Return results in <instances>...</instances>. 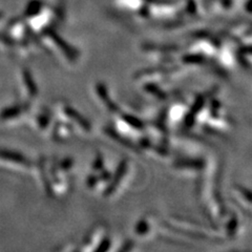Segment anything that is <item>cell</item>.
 Wrapping results in <instances>:
<instances>
[{
  "label": "cell",
  "mask_w": 252,
  "mask_h": 252,
  "mask_svg": "<svg viewBox=\"0 0 252 252\" xmlns=\"http://www.w3.org/2000/svg\"><path fill=\"white\" fill-rule=\"evenodd\" d=\"M123 17L166 29L199 25L207 18L201 0H106Z\"/></svg>",
  "instance_id": "cell-1"
},
{
  "label": "cell",
  "mask_w": 252,
  "mask_h": 252,
  "mask_svg": "<svg viewBox=\"0 0 252 252\" xmlns=\"http://www.w3.org/2000/svg\"><path fill=\"white\" fill-rule=\"evenodd\" d=\"M233 194H234V200L235 202L240 203H245L246 206L250 209L251 208V198H250V191L245 187L238 186L236 185L233 188Z\"/></svg>",
  "instance_id": "cell-11"
},
{
  "label": "cell",
  "mask_w": 252,
  "mask_h": 252,
  "mask_svg": "<svg viewBox=\"0 0 252 252\" xmlns=\"http://www.w3.org/2000/svg\"><path fill=\"white\" fill-rule=\"evenodd\" d=\"M53 140L57 142H66L74 136V128L67 123L58 120L51 128Z\"/></svg>",
  "instance_id": "cell-7"
},
{
  "label": "cell",
  "mask_w": 252,
  "mask_h": 252,
  "mask_svg": "<svg viewBox=\"0 0 252 252\" xmlns=\"http://www.w3.org/2000/svg\"><path fill=\"white\" fill-rule=\"evenodd\" d=\"M0 167L17 172H30L34 165L21 154L0 148Z\"/></svg>",
  "instance_id": "cell-3"
},
{
  "label": "cell",
  "mask_w": 252,
  "mask_h": 252,
  "mask_svg": "<svg viewBox=\"0 0 252 252\" xmlns=\"http://www.w3.org/2000/svg\"><path fill=\"white\" fill-rule=\"evenodd\" d=\"M52 113L47 110H40L34 116V126L39 131H51L52 127Z\"/></svg>",
  "instance_id": "cell-10"
},
{
  "label": "cell",
  "mask_w": 252,
  "mask_h": 252,
  "mask_svg": "<svg viewBox=\"0 0 252 252\" xmlns=\"http://www.w3.org/2000/svg\"><path fill=\"white\" fill-rule=\"evenodd\" d=\"M188 109H189V106H187L185 103H183V102L179 101L177 103L172 104L169 107V110L166 115L167 123L175 124V123L183 121L188 113Z\"/></svg>",
  "instance_id": "cell-8"
},
{
  "label": "cell",
  "mask_w": 252,
  "mask_h": 252,
  "mask_svg": "<svg viewBox=\"0 0 252 252\" xmlns=\"http://www.w3.org/2000/svg\"><path fill=\"white\" fill-rule=\"evenodd\" d=\"M19 93L23 103L31 104L38 94V89L32 74L28 69H22L19 73Z\"/></svg>",
  "instance_id": "cell-5"
},
{
  "label": "cell",
  "mask_w": 252,
  "mask_h": 252,
  "mask_svg": "<svg viewBox=\"0 0 252 252\" xmlns=\"http://www.w3.org/2000/svg\"><path fill=\"white\" fill-rule=\"evenodd\" d=\"M228 1H231V2L235 3L236 5L245 7V9H249L248 6L250 5V0H228Z\"/></svg>",
  "instance_id": "cell-13"
},
{
  "label": "cell",
  "mask_w": 252,
  "mask_h": 252,
  "mask_svg": "<svg viewBox=\"0 0 252 252\" xmlns=\"http://www.w3.org/2000/svg\"><path fill=\"white\" fill-rule=\"evenodd\" d=\"M96 92H97L98 98L103 102V105L107 108L108 112H110L112 114L119 113V107L116 105V103H114L112 98H110L104 83H98L96 86Z\"/></svg>",
  "instance_id": "cell-9"
},
{
  "label": "cell",
  "mask_w": 252,
  "mask_h": 252,
  "mask_svg": "<svg viewBox=\"0 0 252 252\" xmlns=\"http://www.w3.org/2000/svg\"><path fill=\"white\" fill-rule=\"evenodd\" d=\"M106 233L107 228L103 224H99L94 226L93 229L86 234L82 242V247L78 250H84V251H99L102 243L106 240Z\"/></svg>",
  "instance_id": "cell-6"
},
{
  "label": "cell",
  "mask_w": 252,
  "mask_h": 252,
  "mask_svg": "<svg viewBox=\"0 0 252 252\" xmlns=\"http://www.w3.org/2000/svg\"><path fill=\"white\" fill-rule=\"evenodd\" d=\"M30 114V104L20 102L18 104H15L3 108L0 112V122L2 124L16 125L22 122Z\"/></svg>",
  "instance_id": "cell-4"
},
{
  "label": "cell",
  "mask_w": 252,
  "mask_h": 252,
  "mask_svg": "<svg viewBox=\"0 0 252 252\" xmlns=\"http://www.w3.org/2000/svg\"><path fill=\"white\" fill-rule=\"evenodd\" d=\"M136 234L140 238H145V236H149L152 234L153 228L149 220L146 218H143L141 220H139L136 226Z\"/></svg>",
  "instance_id": "cell-12"
},
{
  "label": "cell",
  "mask_w": 252,
  "mask_h": 252,
  "mask_svg": "<svg viewBox=\"0 0 252 252\" xmlns=\"http://www.w3.org/2000/svg\"><path fill=\"white\" fill-rule=\"evenodd\" d=\"M53 116L58 120L67 123L75 129L76 127L83 132L91 131V124L88 120L75 110L72 106L63 102H58L53 109Z\"/></svg>",
  "instance_id": "cell-2"
}]
</instances>
